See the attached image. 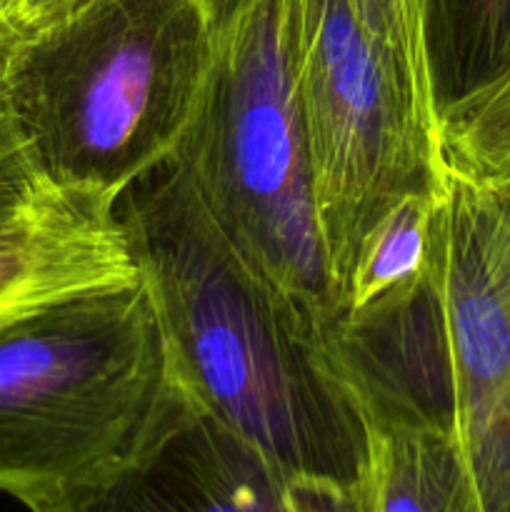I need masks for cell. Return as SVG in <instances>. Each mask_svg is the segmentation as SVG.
I'll return each mask as SVG.
<instances>
[{
    "mask_svg": "<svg viewBox=\"0 0 510 512\" xmlns=\"http://www.w3.org/2000/svg\"><path fill=\"white\" fill-rule=\"evenodd\" d=\"M210 0H83L0 60L10 110L45 173L118 208L173 163L215 58Z\"/></svg>",
    "mask_w": 510,
    "mask_h": 512,
    "instance_id": "cell-3",
    "label": "cell"
},
{
    "mask_svg": "<svg viewBox=\"0 0 510 512\" xmlns=\"http://www.w3.org/2000/svg\"><path fill=\"white\" fill-rule=\"evenodd\" d=\"M330 363L363 420H398L455 433L453 365L433 260L420 280L325 323Z\"/></svg>",
    "mask_w": 510,
    "mask_h": 512,
    "instance_id": "cell-8",
    "label": "cell"
},
{
    "mask_svg": "<svg viewBox=\"0 0 510 512\" xmlns=\"http://www.w3.org/2000/svg\"><path fill=\"white\" fill-rule=\"evenodd\" d=\"M293 0H228L198 115L175 160L225 238L318 318L335 295L290 60Z\"/></svg>",
    "mask_w": 510,
    "mask_h": 512,
    "instance_id": "cell-4",
    "label": "cell"
},
{
    "mask_svg": "<svg viewBox=\"0 0 510 512\" xmlns=\"http://www.w3.org/2000/svg\"><path fill=\"white\" fill-rule=\"evenodd\" d=\"M443 160L470 170H510V65L440 113Z\"/></svg>",
    "mask_w": 510,
    "mask_h": 512,
    "instance_id": "cell-14",
    "label": "cell"
},
{
    "mask_svg": "<svg viewBox=\"0 0 510 512\" xmlns=\"http://www.w3.org/2000/svg\"><path fill=\"white\" fill-rule=\"evenodd\" d=\"M193 405L148 278L0 320V493L50 512L138 460Z\"/></svg>",
    "mask_w": 510,
    "mask_h": 512,
    "instance_id": "cell-2",
    "label": "cell"
},
{
    "mask_svg": "<svg viewBox=\"0 0 510 512\" xmlns=\"http://www.w3.org/2000/svg\"><path fill=\"white\" fill-rule=\"evenodd\" d=\"M368 473L358 512H483L455 433L365 420Z\"/></svg>",
    "mask_w": 510,
    "mask_h": 512,
    "instance_id": "cell-10",
    "label": "cell"
},
{
    "mask_svg": "<svg viewBox=\"0 0 510 512\" xmlns=\"http://www.w3.org/2000/svg\"><path fill=\"white\" fill-rule=\"evenodd\" d=\"M118 210L190 400L260 450L295 490L358 510L368 430L330 363L328 320L225 238L178 160L133 185Z\"/></svg>",
    "mask_w": 510,
    "mask_h": 512,
    "instance_id": "cell-1",
    "label": "cell"
},
{
    "mask_svg": "<svg viewBox=\"0 0 510 512\" xmlns=\"http://www.w3.org/2000/svg\"><path fill=\"white\" fill-rule=\"evenodd\" d=\"M225 3H228V0H210V5H213V8H215V13H220Z\"/></svg>",
    "mask_w": 510,
    "mask_h": 512,
    "instance_id": "cell-17",
    "label": "cell"
},
{
    "mask_svg": "<svg viewBox=\"0 0 510 512\" xmlns=\"http://www.w3.org/2000/svg\"><path fill=\"white\" fill-rule=\"evenodd\" d=\"M48 25V0H0V60Z\"/></svg>",
    "mask_w": 510,
    "mask_h": 512,
    "instance_id": "cell-15",
    "label": "cell"
},
{
    "mask_svg": "<svg viewBox=\"0 0 510 512\" xmlns=\"http://www.w3.org/2000/svg\"><path fill=\"white\" fill-rule=\"evenodd\" d=\"M290 60L338 310L365 233L400 198L443 180V150L350 0H293Z\"/></svg>",
    "mask_w": 510,
    "mask_h": 512,
    "instance_id": "cell-5",
    "label": "cell"
},
{
    "mask_svg": "<svg viewBox=\"0 0 510 512\" xmlns=\"http://www.w3.org/2000/svg\"><path fill=\"white\" fill-rule=\"evenodd\" d=\"M83 3V0H48V15H50V25L58 23L60 18H65V15L70 13V10H75L78 5ZM48 25V28H50Z\"/></svg>",
    "mask_w": 510,
    "mask_h": 512,
    "instance_id": "cell-16",
    "label": "cell"
},
{
    "mask_svg": "<svg viewBox=\"0 0 510 512\" xmlns=\"http://www.w3.org/2000/svg\"><path fill=\"white\" fill-rule=\"evenodd\" d=\"M425 8L443 108L508 68L510 0H425Z\"/></svg>",
    "mask_w": 510,
    "mask_h": 512,
    "instance_id": "cell-12",
    "label": "cell"
},
{
    "mask_svg": "<svg viewBox=\"0 0 510 512\" xmlns=\"http://www.w3.org/2000/svg\"><path fill=\"white\" fill-rule=\"evenodd\" d=\"M248 440L190 405L138 460L50 512H325Z\"/></svg>",
    "mask_w": 510,
    "mask_h": 512,
    "instance_id": "cell-9",
    "label": "cell"
},
{
    "mask_svg": "<svg viewBox=\"0 0 510 512\" xmlns=\"http://www.w3.org/2000/svg\"><path fill=\"white\" fill-rule=\"evenodd\" d=\"M435 268L455 438L483 512H510V170L443 160Z\"/></svg>",
    "mask_w": 510,
    "mask_h": 512,
    "instance_id": "cell-6",
    "label": "cell"
},
{
    "mask_svg": "<svg viewBox=\"0 0 510 512\" xmlns=\"http://www.w3.org/2000/svg\"><path fill=\"white\" fill-rule=\"evenodd\" d=\"M413 103L420 125L440 145V103L425 0H350Z\"/></svg>",
    "mask_w": 510,
    "mask_h": 512,
    "instance_id": "cell-13",
    "label": "cell"
},
{
    "mask_svg": "<svg viewBox=\"0 0 510 512\" xmlns=\"http://www.w3.org/2000/svg\"><path fill=\"white\" fill-rule=\"evenodd\" d=\"M138 278L143 268L120 210L45 173L0 78V320Z\"/></svg>",
    "mask_w": 510,
    "mask_h": 512,
    "instance_id": "cell-7",
    "label": "cell"
},
{
    "mask_svg": "<svg viewBox=\"0 0 510 512\" xmlns=\"http://www.w3.org/2000/svg\"><path fill=\"white\" fill-rule=\"evenodd\" d=\"M443 180L390 205L365 233L335 315L355 313L423 278L433 260Z\"/></svg>",
    "mask_w": 510,
    "mask_h": 512,
    "instance_id": "cell-11",
    "label": "cell"
}]
</instances>
